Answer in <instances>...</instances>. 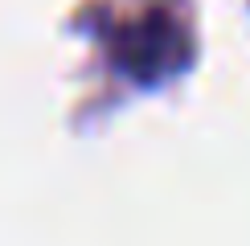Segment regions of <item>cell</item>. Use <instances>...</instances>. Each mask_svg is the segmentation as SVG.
Segmentation results:
<instances>
[{
	"label": "cell",
	"mask_w": 250,
	"mask_h": 246,
	"mask_svg": "<svg viewBox=\"0 0 250 246\" xmlns=\"http://www.w3.org/2000/svg\"><path fill=\"white\" fill-rule=\"evenodd\" d=\"M189 58V37L164 13H148L135 25H127V33L119 37V66L131 70L140 82H160L168 78L176 66H185Z\"/></svg>",
	"instance_id": "obj_1"
}]
</instances>
